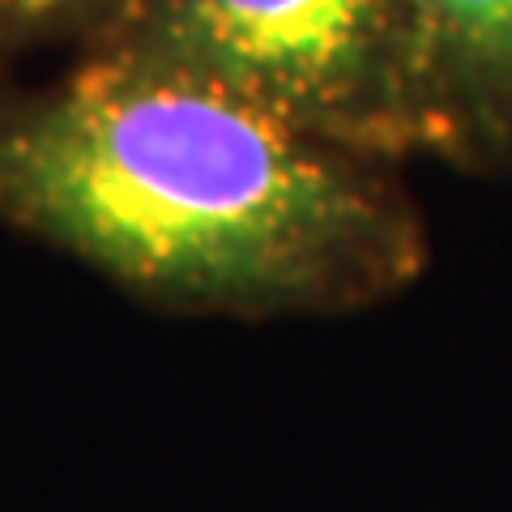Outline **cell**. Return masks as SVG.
Segmentation results:
<instances>
[{
  "mask_svg": "<svg viewBox=\"0 0 512 512\" xmlns=\"http://www.w3.org/2000/svg\"><path fill=\"white\" fill-rule=\"evenodd\" d=\"M0 227L214 316L359 312L427 269L393 163L90 56L0 99Z\"/></svg>",
  "mask_w": 512,
  "mask_h": 512,
  "instance_id": "obj_1",
  "label": "cell"
},
{
  "mask_svg": "<svg viewBox=\"0 0 512 512\" xmlns=\"http://www.w3.org/2000/svg\"><path fill=\"white\" fill-rule=\"evenodd\" d=\"M82 56L227 94L393 167L423 154L397 0H128Z\"/></svg>",
  "mask_w": 512,
  "mask_h": 512,
  "instance_id": "obj_2",
  "label": "cell"
},
{
  "mask_svg": "<svg viewBox=\"0 0 512 512\" xmlns=\"http://www.w3.org/2000/svg\"><path fill=\"white\" fill-rule=\"evenodd\" d=\"M0 13H5V0H0Z\"/></svg>",
  "mask_w": 512,
  "mask_h": 512,
  "instance_id": "obj_5",
  "label": "cell"
},
{
  "mask_svg": "<svg viewBox=\"0 0 512 512\" xmlns=\"http://www.w3.org/2000/svg\"><path fill=\"white\" fill-rule=\"evenodd\" d=\"M128 0H5L0 13V52L43 43H77L86 47L116 22Z\"/></svg>",
  "mask_w": 512,
  "mask_h": 512,
  "instance_id": "obj_4",
  "label": "cell"
},
{
  "mask_svg": "<svg viewBox=\"0 0 512 512\" xmlns=\"http://www.w3.org/2000/svg\"><path fill=\"white\" fill-rule=\"evenodd\" d=\"M423 154L461 171H512V0H397Z\"/></svg>",
  "mask_w": 512,
  "mask_h": 512,
  "instance_id": "obj_3",
  "label": "cell"
}]
</instances>
